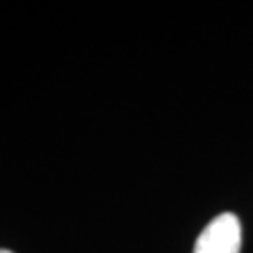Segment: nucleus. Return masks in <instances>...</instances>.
I'll return each instance as SVG.
<instances>
[{
	"label": "nucleus",
	"mask_w": 253,
	"mask_h": 253,
	"mask_svg": "<svg viewBox=\"0 0 253 253\" xmlns=\"http://www.w3.org/2000/svg\"><path fill=\"white\" fill-rule=\"evenodd\" d=\"M0 253H13V252H8V250H0Z\"/></svg>",
	"instance_id": "nucleus-2"
},
{
	"label": "nucleus",
	"mask_w": 253,
	"mask_h": 253,
	"mask_svg": "<svg viewBox=\"0 0 253 253\" xmlns=\"http://www.w3.org/2000/svg\"><path fill=\"white\" fill-rule=\"evenodd\" d=\"M242 227L235 214L216 216L199 235L193 253H240Z\"/></svg>",
	"instance_id": "nucleus-1"
}]
</instances>
